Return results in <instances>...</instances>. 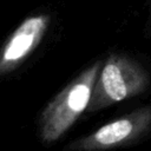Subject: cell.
Here are the masks:
<instances>
[{
	"instance_id": "obj_1",
	"label": "cell",
	"mask_w": 151,
	"mask_h": 151,
	"mask_svg": "<svg viewBox=\"0 0 151 151\" xmlns=\"http://www.w3.org/2000/svg\"><path fill=\"white\" fill-rule=\"evenodd\" d=\"M100 68L101 63L96 61L45 106L38 120V136L44 144L58 140L86 111Z\"/></svg>"
},
{
	"instance_id": "obj_2",
	"label": "cell",
	"mask_w": 151,
	"mask_h": 151,
	"mask_svg": "<svg viewBox=\"0 0 151 151\" xmlns=\"http://www.w3.org/2000/svg\"><path fill=\"white\" fill-rule=\"evenodd\" d=\"M150 84L149 72L136 59L125 54H112L99 71L86 111L96 112L139 96L150 87Z\"/></svg>"
},
{
	"instance_id": "obj_3",
	"label": "cell",
	"mask_w": 151,
	"mask_h": 151,
	"mask_svg": "<svg viewBox=\"0 0 151 151\" xmlns=\"http://www.w3.org/2000/svg\"><path fill=\"white\" fill-rule=\"evenodd\" d=\"M151 132V106L134 110L112 120L91 134L72 142L67 150H106L132 144Z\"/></svg>"
},
{
	"instance_id": "obj_4",
	"label": "cell",
	"mask_w": 151,
	"mask_h": 151,
	"mask_svg": "<svg viewBox=\"0 0 151 151\" xmlns=\"http://www.w3.org/2000/svg\"><path fill=\"white\" fill-rule=\"evenodd\" d=\"M50 25L47 14L27 17L0 47V78L15 72L41 42Z\"/></svg>"
}]
</instances>
